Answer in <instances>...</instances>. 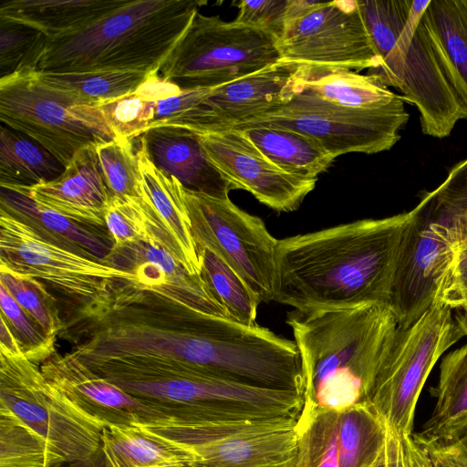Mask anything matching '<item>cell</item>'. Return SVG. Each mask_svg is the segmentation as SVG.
I'll list each match as a JSON object with an SVG mask.
<instances>
[{
	"mask_svg": "<svg viewBox=\"0 0 467 467\" xmlns=\"http://www.w3.org/2000/svg\"><path fill=\"white\" fill-rule=\"evenodd\" d=\"M431 393L437 399L434 410L411 438L422 447L451 445L467 434V344L442 358Z\"/></svg>",
	"mask_w": 467,
	"mask_h": 467,
	"instance_id": "22",
	"label": "cell"
},
{
	"mask_svg": "<svg viewBox=\"0 0 467 467\" xmlns=\"http://www.w3.org/2000/svg\"><path fill=\"white\" fill-rule=\"evenodd\" d=\"M386 467H407L402 437L387 426L385 442Z\"/></svg>",
	"mask_w": 467,
	"mask_h": 467,
	"instance_id": "42",
	"label": "cell"
},
{
	"mask_svg": "<svg viewBox=\"0 0 467 467\" xmlns=\"http://www.w3.org/2000/svg\"><path fill=\"white\" fill-rule=\"evenodd\" d=\"M451 230L453 234L460 241L462 245L467 244V223L446 224Z\"/></svg>",
	"mask_w": 467,
	"mask_h": 467,
	"instance_id": "48",
	"label": "cell"
},
{
	"mask_svg": "<svg viewBox=\"0 0 467 467\" xmlns=\"http://www.w3.org/2000/svg\"><path fill=\"white\" fill-rule=\"evenodd\" d=\"M455 310L454 320L462 333L463 337L467 336V306L458 307Z\"/></svg>",
	"mask_w": 467,
	"mask_h": 467,
	"instance_id": "47",
	"label": "cell"
},
{
	"mask_svg": "<svg viewBox=\"0 0 467 467\" xmlns=\"http://www.w3.org/2000/svg\"><path fill=\"white\" fill-rule=\"evenodd\" d=\"M293 0L240 1L234 22L255 27L273 36L277 41L292 17Z\"/></svg>",
	"mask_w": 467,
	"mask_h": 467,
	"instance_id": "40",
	"label": "cell"
},
{
	"mask_svg": "<svg viewBox=\"0 0 467 467\" xmlns=\"http://www.w3.org/2000/svg\"><path fill=\"white\" fill-rule=\"evenodd\" d=\"M298 91L353 109L375 111L405 108L402 97L377 78L348 69L304 67Z\"/></svg>",
	"mask_w": 467,
	"mask_h": 467,
	"instance_id": "25",
	"label": "cell"
},
{
	"mask_svg": "<svg viewBox=\"0 0 467 467\" xmlns=\"http://www.w3.org/2000/svg\"><path fill=\"white\" fill-rule=\"evenodd\" d=\"M200 275L211 297L226 317L244 325H255L261 301L243 278L212 250L197 246Z\"/></svg>",
	"mask_w": 467,
	"mask_h": 467,
	"instance_id": "33",
	"label": "cell"
},
{
	"mask_svg": "<svg viewBox=\"0 0 467 467\" xmlns=\"http://www.w3.org/2000/svg\"><path fill=\"white\" fill-rule=\"evenodd\" d=\"M338 417L339 411L331 410L299 414L294 467H339Z\"/></svg>",
	"mask_w": 467,
	"mask_h": 467,
	"instance_id": "35",
	"label": "cell"
},
{
	"mask_svg": "<svg viewBox=\"0 0 467 467\" xmlns=\"http://www.w3.org/2000/svg\"><path fill=\"white\" fill-rule=\"evenodd\" d=\"M183 200L197 246L212 250L247 284L261 302L274 301L278 240L263 220L220 199L183 187Z\"/></svg>",
	"mask_w": 467,
	"mask_h": 467,
	"instance_id": "12",
	"label": "cell"
},
{
	"mask_svg": "<svg viewBox=\"0 0 467 467\" xmlns=\"http://www.w3.org/2000/svg\"><path fill=\"white\" fill-rule=\"evenodd\" d=\"M0 118L36 140L66 168L82 149L116 136L97 107L44 83L33 69L0 78Z\"/></svg>",
	"mask_w": 467,
	"mask_h": 467,
	"instance_id": "9",
	"label": "cell"
},
{
	"mask_svg": "<svg viewBox=\"0 0 467 467\" xmlns=\"http://www.w3.org/2000/svg\"><path fill=\"white\" fill-rule=\"evenodd\" d=\"M414 210L278 240L274 301L300 312L389 304Z\"/></svg>",
	"mask_w": 467,
	"mask_h": 467,
	"instance_id": "1",
	"label": "cell"
},
{
	"mask_svg": "<svg viewBox=\"0 0 467 467\" xmlns=\"http://www.w3.org/2000/svg\"><path fill=\"white\" fill-rule=\"evenodd\" d=\"M373 467H386L385 463V450L383 454L380 456V458L378 460V462L375 463Z\"/></svg>",
	"mask_w": 467,
	"mask_h": 467,
	"instance_id": "50",
	"label": "cell"
},
{
	"mask_svg": "<svg viewBox=\"0 0 467 467\" xmlns=\"http://www.w3.org/2000/svg\"><path fill=\"white\" fill-rule=\"evenodd\" d=\"M129 0H12L0 6V19L30 26L47 38L76 32Z\"/></svg>",
	"mask_w": 467,
	"mask_h": 467,
	"instance_id": "27",
	"label": "cell"
},
{
	"mask_svg": "<svg viewBox=\"0 0 467 467\" xmlns=\"http://www.w3.org/2000/svg\"><path fill=\"white\" fill-rule=\"evenodd\" d=\"M0 209L30 224L50 242L102 261L113 248L108 230L75 222L26 194L1 187Z\"/></svg>",
	"mask_w": 467,
	"mask_h": 467,
	"instance_id": "23",
	"label": "cell"
},
{
	"mask_svg": "<svg viewBox=\"0 0 467 467\" xmlns=\"http://www.w3.org/2000/svg\"><path fill=\"white\" fill-rule=\"evenodd\" d=\"M0 271L36 279L66 299L76 317L104 308L119 279L135 275L50 242L30 224L0 209Z\"/></svg>",
	"mask_w": 467,
	"mask_h": 467,
	"instance_id": "7",
	"label": "cell"
},
{
	"mask_svg": "<svg viewBox=\"0 0 467 467\" xmlns=\"http://www.w3.org/2000/svg\"><path fill=\"white\" fill-rule=\"evenodd\" d=\"M1 317L15 335L24 355L41 365L55 352L57 339L48 337L38 323L28 315L0 285Z\"/></svg>",
	"mask_w": 467,
	"mask_h": 467,
	"instance_id": "39",
	"label": "cell"
},
{
	"mask_svg": "<svg viewBox=\"0 0 467 467\" xmlns=\"http://www.w3.org/2000/svg\"><path fill=\"white\" fill-rule=\"evenodd\" d=\"M205 155L233 185L252 193L276 212L296 210L317 179L297 177L282 171L266 158L243 130L198 133Z\"/></svg>",
	"mask_w": 467,
	"mask_h": 467,
	"instance_id": "17",
	"label": "cell"
},
{
	"mask_svg": "<svg viewBox=\"0 0 467 467\" xmlns=\"http://www.w3.org/2000/svg\"><path fill=\"white\" fill-rule=\"evenodd\" d=\"M441 300L452 310L467 306V271L456 270Z\"/></svg>",
	"mask_w": 467,
	"mask_h": 467,
	"instance_id": "41",
	"label": "cell"
},
{
	"mask_svg": "<svg viewBox=\"0 0 467 467\" xmlns=\"http://www.w3.org/2000/svg\"><path fill=\"white\" fill-rule=\"evenodd\" d=\"M181 91L178 86L163 79L159 72H154L135 91L97 108L116 139L133 140L149 129L157 102Z\"/></svg>",
	"mask_w": 467,
	"mask_h": 467,
	"instance_id": "32",
	"label": "cell"
},
{
	"mask_svg": "<svg viewBox=\"0 0 467 467\" xmlns=\"http://www.w3.org/2000/svg\"><path fill=\"white\" fill-rule=\"evenodd\" d=\"M413 210L400 241L389 303L404 327L441 299L461 251L460 241L431 214L423 195Z\"/></svg>",
	"mask_w": 467,
	"mask_h": 467,
	"instance_id": "14",
	"label": "cell"
},
{
	"mask_svg": "<svg viewBox=\"0 0 467 467\" xmlns=\"http://www.w3.org/2000/svg\"><path fill=\"white\" fill-rule=\"evenodd\" d=\"M387 425L369 402L339 411V467H373L385 450Z\"/></svg>",
	"mask_w": 467,
	"mask_h": 467,
	"instance_id": "31",
	"label": "cell"
},
{
	"mask_svg": "<svg viewBox=\"0 0 467 467\" xmlns=\"http://www.w3.org/2000/svg\"><path fill=\"white\" fill-rule=\"evenodd\" d=\"M277 46L280 61L307 67L358 72L380 63L358 0L320 1L287 24Z\"/></svg>",
	"mask_w": 467,
	"mask_h": 467,
	"instance_id": "15",
	"label": "cell"
},
{
	"mask_svg": "<svg viewBox=\"0 0 467 467\" xmlns=\"http://www.w3.org/2000/svg\"><path fill=\"white\" fill-rule=\"evenodd\" d=\"M65 166L47 149L20 131L1 126L0 184L32 186L53 181Z\"/></svg>",
	"mask_w": 467,
	"mask_h": 467,
	"instance_id": "30",
	"label": "cell"
},
{
	"mask_svg": "<svg viewBox=\"0 0 467 467\" xmlns=\"http://www.w3.org/2000/svg\"><path fill=\"white\" fill-rule=\"evenodd\" d=\"M409 119L405 108L353 109L333 105L297 88L284 105L230 129L268 126L292 130L316 140L336 159L347 153L374 154L390 150L400 140V131Z\"/></svg>",
	"mask_w": 467,
	"mask_h": 467,
	"instance_id": "13",
	"label": "cell"
},
{
	"mask_svg": "<svg viewBox=\"0 0 467 467\" xmlns=\"http://www.w3.org/2000/svg\"><path fill=\"white\" fill-rule=\"evenodd\" d=\"M92 144L80 150L57 179L32 186H5L67 218L100 229L110 195Z\"/></svg>",
	"mask_w": 467,
	"mask_h": 467,
	"instance_id": "19",
	"label": "cell"
},
{
	"mask_svg": "<svg viewBox=\"0 0 467 467\" xmlns=\"http://www.w3.org/2000/svg\"><path fill=\"white\" fill-rule=\"evenodd\" d=\"M463 337L441 299L408 327H398L369 403L399 436H411L418 399L440 357Z\"/></svg>",
	"mask_w": 467,
	"mask_h": 467,
	"instance_id": "10",
	"label": "cell"
},
{
	"mask_svg": "<svg viewBox=\"0 0 467 467\" xmlns=\"http://www.w3.org/2000/svg\"><path fill=\"white\" fill-rule=\"evenodd\" d=\"M80 361L171 422L297 418L304 404L297 391L232 382L171 360L120 357Z\"/></svg>",
	"mask_w": 467,
	"mask_h": 467,
	"instance_id": "4",
	"label": "cell"
},
{
	"mask_svg": "<svg viewBox=\"0 0 467 467\" xmlns=\"http://www.w3.org/2000/svg\"><path fill=\"white\" fill-rule=\"evenodd\" d=\"M422 448L429 455L431 467H462L448 446L429 445Z\"/></svg>",
	"mask_w": 467,
	"mask_h": 467,
	"instance_id": "44",
	"label": "cell"
},
{
	"mask_svg": "<svg viewBox=\"0 0 467 467\" xmlns=\"http://www.w3.org/2000/svg\"><path fill=\"white\" fill-rule=\"evenodd\" d=\"M102 441L107 467H189L185 451L141 426L103 427Z\"/></svg>",
	"mask_w": 467,
	"mask_h": 467,
	"instance_id": "29",
	"label": "cell"
},
{
	"mask_svg": "<svg viewBox=\"0 0 467 467\" xmlns=\"http://www.w3.org/2000/svg\"><path fill=\"white\" fill-rule=\"evenodd\" d=\"M102 431L39 365L0 350V467H107Z\"/></svg>",
	"mask_w": 467,
	"mask_h": 467,
	"instance_id": "3",
	"label": "cell"
},
{
	"mask_svg": "<svg viewBox=\"0 0 467 467\" xmlns=\"http://www.w3.org/2000/svg\"><path fill=\"white\" fill-rule=\"evenodd\" d=\"M0 285L38 323L48 337L57 339L63 328L64 319L59 316L57 299L44 283L36 279L18 278L0 271Z\"/></svg>",
	"mask_w": 467,
	"mask_h": 467,
	"instance_id": "37",
	"label": "cell"
},
{
	"mask_svg": "<svg viewBox=\"0 0 467 467\" xmlns=\"http://www.w3.org/2000/svg\"><path fill=\"white\" fill-rule=\"evenodd\" d=\"M456 270L467 271V244H461V251L459 254L458 265Z\"/></svg>",
	"mask_w": 467,
	"mask_h": 467,
	"instance_id": "49",
	"label": "cell"
},
{
	"mask_svg": "<svg viewBox=\"0 0 467 467\" xmlns=\"http://www.w3.org/2000/svg\"><path fill=\"white\" fill-rule=\"evenodd\" d=\"M380 63L368 70L401 92L420 113L423 134L443 139L467 113L449 83L422 23L430 0H358Z\"/></svg>",
	"mask_w": 467,
	"mask_h": 467,
	"instance_id": "6",
	"label": "cell"
},
{
	"mask_svg": "<svg viewBox=\"0 0 467 467\" xmlns=\"http://www.w3.org/2000/svg\"><path fill=\"white\" fill-rule=\"evenodd\" d=\"M0 319V350L13 355L24 354L15 335L13 334L4 317H1Z\"/></svg>",
	"mask_w": 467,
	"mask_h": 467,
	"instance_id": "45",
	"label": "cell"
},
{
	"mask_svg": "<svg viewBox=\"0 0 467 467\" xmlns=\"http://www.w3.org/2000/svg\"><path fill=\"white\" fill-rule=\"evenodd\" d=\"M296 423L274 417L144 428L185 451L189 467H294Z\"/></svg>",
	"mask_w": 467,
	"mask_h": 467,
	"instance_id": "11",
	"label": "cell"
},
{
	"mask_svg": "<svg viewBox=\"0 0 467 467\" xmlns=\"http://www.w3.org/2000/svg\"><path fill=\"white\" fill-rule=\"evenodd\" d=\"M302 369V413L369 401L398 321L389 304L288 313ZM300 412V413H301Z\"/></svg>",
	"mask_w": 467,
	"mask_h": 467,
	"instance_id": "2",
	"label": "cell"
},
{
	"mask_svg": "<svg viewBox=\"0 0 467 467\" xmlns=\"http://www.w3.org/2000/svg\"><path fill=\"white\" fill-rule=\"evenodd\" d=\"M139 138L152 163L184 188L229 199L234 187L206 157L198 133L177 126H157Z\"/></svg>",
	"mask_w": 467,
	"mask_h": 467,
	"instance_id": "20",
	"label": "cell"
},
{
	"mask_svg": "<svg viewBox=\"0 0 467 467\" xmlns=\"http://www.w3.org/2000/svg\"><path fill=\"white\" fill-rule=\"evenodd\" d=\"M151 73L154 72L107 70L37 75L44 83L69 93L80 104L99 107L135 91Z\"/></svg>",
	"mask_w": 467,
	"mask_h": 467,
	"instance_id": "34",
	"label": "cell"
},
{
	"mask_svg": "<svg viewBox=\"0 0 467 467\" xmlns=\"http://www.w3.org/2000/svg\"><path fill=\"white\" fill-rule=\"evenodd\" d=\"M47 38L30 26L0 19V78L26 69L36 70Z\"/></svg>",
	"mask_w": 467,
	"mask_h": 467,
	"instance_id": "38",
	"label": "cell"
},
{
	"mask_svg": "<svg viewBox=\"0 0 467 467\" xmlns=\"http://www.w3.org/2000/svg\"><path fill=\"white\" fill-rule=\"evenodd\" d=\"M45 378L79 410L109 426L162 425L171 420L90 370L72 354L57 351L40 366Z\"/></svg>",
	"mask_w": 467,
	"mask_h": 467,
	"instance_id": "18",
	"label": "cell"
},
{
	"mask_svg": "<svg viewBox=\"0 0 467 467\" xmlns=\"http://www.w3.org/2000/svg\"><path fill=\"white\" fill-rule=\"evenodd\" d=\"M407 467H431L427 451L412 440L411 436L403 437Z\"/></svg>",
	"mask_w": 467,
	"mask_h": 467,
	"instance_id": "43",
	"label": "cell"
},
{
	"mask_svg": "<svg viewBox=\"0 0 467 467\" xmlns=\"http://www.w3.org/2000/svg\"><path fill=\"white\" fill-rule=\"evenodd\" d=\"M136 153L144 194L173 241L181 264L190 274L200 275V259L184 204L183 185L175 177L166 175L152 163L140 140Z\"/></svg>",
	"mask_w": 467,
	"mask_h": 467,
	"instance_id": "24",
	"label": "cell"
},
{
	"mask_svg": "<svg viewBox=\"0 0 467 467\" xmlns=\"http://www.w3.org/2000/svg\"><path fill=\"white\" fill-rule=\"evenodd\" d=\"M104 182L110 196L144 200L141 175L132 140L115 139L96 145Z\"/></svg>",
	"mask_w": 467,
	"mask_h": 467,
	"instance_id": "36",
	"label": "cell"
},
{
	"mask_svg": "<svg viewBox=\"0 0 467 467\" xmlns=\"http://www.w3.org/2000/svg\"><path fill=\"white\" fill-rule=\"evenodd\" d=\"M239 130L274 164L297 177L317 179L335 161L316 140L292 130L254 126Z\"/></svg>",
	"mask_w": 467,
	"mask_h": 467,
	"instance_id": "28",
	"label": "cell"
},
{
	"mask_svg": "<svg viewBox=\"0 0 467 467\" xmlns=\"http://www.w3.org/2000/svg\"><path fill=\"white\" fill-rule=\"evenodd\" d=\"M462 467H467V434L457 442L448 445Z\"/></svg>",
	"mask_w": 467,
	"mask_h": 467,
	"instance_id": "46",
	"label": "cell"
},
{
	"mask_svg": "<svg viewBox=\"0 0 467 467\" xmlns=\"http://www.w3.org/2000/svg\"><path fill=\"white\" fill-rule=\"evenodd\" d=\"M422 23L438 61L467 113V0H430Z\"/></svg>",
	"mask_w": 467,
	"mask_h": 467,
	"instance_id": "26",
	"label": "cell"
},
{
	"mask_svg": "<svg viewBox=\"0 0 467 467\" xmlns=\"http://www.w3.org/2000/svg\"><path fill=\"white\" fill-rule=\"evenodd\" d=\"M280 60L277 40L270 34L198 12L159 73L182 90L205 89L244 78Z\"/></svg>",
	"mask_w": 467,
	"mask_h": 467,
	"instance_id": "8",
	"label": "cell"
},
{
	"mask_svg": "<svg viewBox=\"0 0 467 467\" xmlns=\"http://www.w3.org/2000/svg\"><path fill=\"white\" fill-rule=\"evenodd\" d=\"M304 67L280 61L225 85L208 88L189 110L163 126L196 133L234 128L289 101L297 91Z\"/></svg>",
	"mask_w": 467,
	"mask_h": 467,
	"instance_id": "16",
	"label": "cell"
},
{
	"mask_svg": "<svg viewBox=\"0 0 467 467\" xmlns=\"http://www.w3.org/2000/svg\"><path fill=\"white\" fill-rule=\"evenodd\" d=\"M150 467H185V466L165 464V465H155V466H150Z\"/></svg>",
	"mask_w": 467,
	"mask_h": 467,
	"instance_id": "51",
	"label": "cell"
},
{
	"mask_svg": "<svg viewBox=\"0 0 467 467\" xmlns=\"http://www.w3.org/2000/svg\"><path fill=\"white\" fill-rule=\"evenodd\" d=\"M102 263L135 275L147 286L166 285L187 304L210 314L226 317L211 297L200 275L186 268L162 246L144 241L113 247Z\"/></svg>",
	"mask_w": 467,
	"mask_h": 467,
	"instance_id": "21",
	"label": "cell"
},
{
	"mask_svg": "<svg viewBox=\"0 0 467 467\" xmlns=\"http://www.w3.org/2000/svg\"><path fill=\"white\" fill-rule=\"evenodd\" d=\"M205 1L129 0L76 32L47 38L42 73L160 72Z\"/></svg>",
	"mask_w": 467,
	"mask_h": 467,
	"instance_id": "5",
	"label": "cell"
}]
</instances>
